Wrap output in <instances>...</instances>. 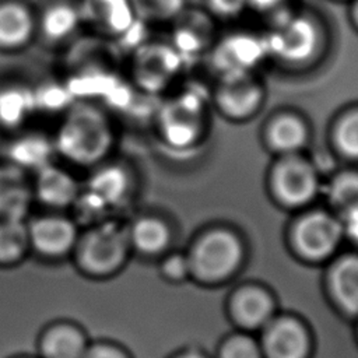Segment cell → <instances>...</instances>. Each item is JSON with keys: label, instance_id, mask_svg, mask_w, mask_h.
<instances>
[{"label": "cell", "instance_id": "1", "mask_svg": "<svg viewBox=\"0 0 358 358\" xmlns=\"http://www.w3.org/2000/svg\"><path fill=\"white\" fill-rule=\"evenodd\" d=\"M187 259L193 280L218 284L236 271L242 260V248L232 234L214 231L196 243Z\"/></svg>", "mask_w": 358, "mask_h": 358}, {"label": "cell", "instance_id": "2", "mask_svg": "<svg viewBox=\"0 0 358 358\" xmlns=\"http://www.w3.org/2000/svg\"><path fill=\"white\" fill-rule=\"evenodd\" d=\"M110 133L103 117L90 108L74 110L59 133L60 151L81 164L95 161L108 148Z\"/></svg>", "mask_w": 358, "mask_h": 358}, {"label": "cell", "instance_id": "3", "mask_svg": "<svg viewBox=\"0 0 358 358\" xmlns=\"http://www.w3.org/2000/svg\"><path fill=\"white\" fill-rule=\"evenodd\" d=\"M264 358H308L310 334L303 322L289 313L278 312L259 333Z\"/></svg>", "mask_w": 358, "mask_h": 358}, {"label": "cell", "instance_id": "4", "mask_svg": "<svg viewBox=\"0 0 358 358\" xmlns=\"http://www.w3.org/2000/svg\"><path fill=\"white\" fill-rule=\"evenodd\" d=\"M228 313L238 330L257 334L277 313L271 292L257 282L236 285L228 296Z\"/></svg>", "mask_w": 358, "mask_h": 358}, {"label": "cell", "instance_id": "5", "mask_svg": "<svg viewBox=\"0 0 358 358\" xmlns=\"http://www.w3.org/2000/svg\"><path fill=\"white\" fill-rule=\"evenodd\" d=\"M126 235L116 225H102L88 234L83 245V260L95 273L115 270L124 259Z\"/></svg>", "mask_w": 358, "mask_h": 358}, {"label": "cell", "instance_id": "6", "mask_svg": "<svg viewBox=\"0 0 358 358\" xmlns=\"http://www.w3.org/2000/svg\"><path fill=\"white\" fill-rule=\"evenodd\" d=\"M340 234V225L330 215L313 213L298 224L295 241L299 252L306 259L322 260L336 249Z\"/></svg>", "mask_w": 358, "mask_h": 358}, {"label": "cell", "instance_id": "7", "mask_svg": "<svg viewBox=\"0 0 358 358\" xmlns=\"http://www.w3.org/2000/svg\"><path fill=\"white\" fill-rule=\"evenodd\" d=\"M326 291L334 306L358 319V256H344L334 263L326 278Z\"/></svg>", "mask_w": 358, "mask_h": 358}, {"label": "cell", "instance_id": "8", "mask_svg": "<svg viewBox=\"0 0 358 358\" xmlns=\"http://www.w3.org/2000/svg\"><path fill=\"white\" fill-rule=\"evenodd\" d=\"M275 189L285 203L302 204L313 197L316 176L305 161L292 158L277 168Z\"/></svg>", "mask_w": 358, "mask_h": 358}, {"label": "cell", "instance_id": "9", "mask_svg": "<svg viewBox=\"0 0 358 358\" xmlns=\"http://www.w3.org/2000/svg\"><path fill=\"white\" fill-rule=\"evenodd\" d=\"M313 27L302 18H291L277 27L270 39L271 49L284 59L302 60L315 48Z\"/></svg>", "mask_w": 358, "mask_h": 358}, {"label": "cell", "instance_id": "10", "mask_svg": "<svg viewBox=\"0 0 358 358\" xmlns=\"http://www.w3.org/2000/svg\"><path fill=\"white\" fill-rule=\"evenodd\" d=\"M29 231V241L43 253L59 255L70 249L76 239L74 225L57 217H48L32 224Z\"/></svg>", "mask_w": 358, "mask_h": 358}, {"label": "cell", "instance_id": "11", "mask_svg": "<svg viewBox=\"0 0 358 358\" xmlns=\"http://www.w3.org/2000/svg\"><path fill=\"white\" fill-rule=\"evenodd\" d=\"M218 98L225 112L239 117L250 113L256 108L260 91L256 83L248 78L245 73H234L222 84Z\"/></svg>", "mask_w": 358, "mask_h": 358}, {"label": "cell", "instance_id": "12", "mask_svg": "<svg viewBox=\"0 0 358 358\" xmlns=\"http://www.w3.org/2000/svg\"><path fill=\"white\" fill-rule=\"evenodd\" d=\"M31 193L20 171L0 169V214L4 218L21 220L28 208Z\"/></svg>", "mask_w": 358, "mask_h": 358}, {"label": "cell", "instance_id": "13", "mask_svg": "<svg viewBox=\"0 0 358 358\" xmlns=\"http://www.w3.org/2000/svg\"><path fill=\"white\" fill-rule=\"evenodd\" d=\"M39 197L52 206H66L77 196L74 180L63 171L43 166L36 182Z\"/></svg>", "mask_w": 358, "mask_h": 358}, {"label": "cell", "instance_id": "14", "mask_svg": "<svg viewBox=\"0 0 358 358\" xmlns=\"http://www.w3.org/2000/svg\"><path fill=\"white\" fill-rule=\"evenodd\" d=\"M32 31L29 14L20 6L7 4L0 7V43L17 46L28 39Z\"/></svg>", "mask_w": 358, "mask_h": 358}, {"label": "cell", "instance_id": "15", "mask_svg": "<svg viewBox=\"0 0 358 358\" xmlns=\"http://www.w3.org/2000/svg\"><path fill=\"white\" fill-rule=\"evenodd\" d=\"M84 343L81 336L69 327L52 330L43 341L46 358H81Z\"/></svg>", "mask_w": 358, "mask_h": 358}, {"label": "cell", "instance_id": "16", "mask_svg": "<svg viewBox=\"0 0 358 358\" xmlns=\"http://www.w3.org/2000/svg\"><path fill=\"white\" fill-rule=\"evenodd\" d=\"M215 358H264L257 334L235 330L227 336L217 350Z\"/></svg>", "mask_w": 358, "mask_h": 358}, {"label": "cell", "instance_id": "17", "mask_svg": "<svg viewBox=\"0 0 358 358\" xmlns=\"http://www.w3.org/2000/svg\"><path fill=\"white\" fill-rule=\"evenodd\" d=\"M305 127L294 116H282L277 119L270 130V143L281 151H294L299 148L305 141Z\"/></svg>", "mask_w": 358, "mask_h": 358}, {"label": "cell", "instance_id": "18", "mask_svg": "<svg viewBox=\"0 0 358 358\" xmlns=\"http://www.w3.org/2000/svg\"><path fill=\"white\" fill-rule=\"evenodd\" d=\"M29 231L21 220L4 218L0 221V260H14L27 248Z\"/></svg>", "mask_w": 358, "mask_h": 358}, {"label": "cell", "instance_id": "19", "mask_svg": "<svg viewBox=\"0 0 358 358\" xmlns=\"http://www.w3.org/2000/svg\"><path fill=\"white\" fill-rule=\"evenodd\" d=\"M133 241L141 252L158 253L168 243V229L155 218H143L133 228Z\"/></svg>", "mask_w": 358, "mask_h": 358}, {"label": "cell", "instance_id": "20", "mask_svg": "<svg viewBox=\"0 0 358 358\" xmlns=\"http://www.w3.org/2000/svg\"><path fill=\"white\" fill-rule=\"evenodd\" d=\"M126 180L123 172L117 169H105L99 172L91 183V196L98 206L115 203L124 192Z\"/></svg>", "mask_w": 358, "mask_h": 358}, {"label": "cell", "instance_id": "21", "mask_svg": "<svg viewBox=\"0 0 358 358\" xmlns=\"http://www.w3.org/2000/svg\"><path fill=\"white\" fill-rule=\"evenodd\" d=\"M31 95L20 90L0 94V119L6 123H17L31 110Z\"/></svg>", "mask_w": 358, "mask_h": 358}, {"label": "cell", "instance_id": "22", "mask_svg": "<svg viewBox=\"0 0 358 358\" xmlns=\"http://www.w3.org/2000/svg\"><path fill=\"white\" fill-rule=\"evenodd\" d=\"M77 25V14L73 8L57 6L45 15L43 28L52 38H62L69 35Z\"/></svg>", "mask_w": 358, "mask_h": 358}, {"label": "cell", "instance_id": "23", "mask_svg": "<svg viewBox=\"0 0 358 358\" xmlns=\"http://www.w3.org/2000/svg\"><path fill=\"white\" fill-rule=\"evenodd\" d=\"M333 201L345 211L358 207V175L344 173L336 178L331 185Z\"/></svg>", "mask_w": 358, "mask_h": 358}, {"label": "cell", "instance_id": "24", "mask_svg": "<svg viewBox=\"0 0 358 358\" xmlns=\"http://www.w3.org/2000/svg\"><path fill=\"white\" fill-rule=\"evenodd\" d=\"M49 145L42 138H24L13 148V157L22 165L43 166L49 157Z\"/></svg>", "mask_w": 358, "mask_h": 358}, {"label": "cell", "instance_id": "25", "mask_svg": "<svg viewBox=\"0 0 358 358\" xmlns=\"http://www.w3.org/2000/svg\"><path fill=\"white\" fill-rule=\"evenodd\" d=\"M340 150L351 157H358V113L348 115L341 120L336 131Z\"/></svg>", "mask_w": 358, "mask_h": 358}, {"label": "cell", "instance_id": "26", "mask_svg": "<svg viewBox=\"0 0 358 358\" xmlns=\"http://www.w3.org/2000/svg\"><path fill=\"white\" fill-rule=\"evenodd\" d=\"M138 8L152 18H169L179 13L183 0H137Z\"/></svg>", "mask_w": 358, "mask_h": 358}, {"label": "cell", "instance_id": "27", "mask_svg": "<svg viewBox=\"0 0 358 358\" xmlns=\"http://www.w3.org/2000/svg\"><path fill=\"white\" fill-rule=\"evenodd\" d=\"M161 274L169 281H185L190 277L189 259L183 255H172L161 266Z\"/></svg>", "mask_w": 358, "mask_h": 358}, {"label": "cell", "instance_id": "28", "mask_svg": "<svg viewBox=\"0 0 358 358\" xmlns=\"http://www.w3.org/2000/svg\"><path fill=\"white\" fill-rule=\"evenodd\" d=\"M246 3L248 0H210L213 8L225 15L236 14Z\"/></svg>", "mask_w": 358, "mask_h": 358}, {"label": "cell", "instance_id": "29", "mask_svg": "<svg viewBox=\"0 0 358 358\" xmlns=\"http://www.w3.org/2000/svg\"><path fill=\"white\" fill-rule=\"evenodd\" d=\"M85 358H129L127 354L122 352L119 348L109 345H99L92 348Z\"/></svg>", "mask_w": 358, "mask_h": 358}, {"label": "cell", "instance_id": "30", "mask_svg": "<svg viewBox=\"0 0 358 358\" xmlns=\"http://www.w3.org/2000/svg\"><path fill=\"white\" fill-rule=\"evenodd\" d=\"M345 217V229L351 238L358 242V207L344 213Z\"/></svg>", "mask_w": 358, "mask_h": 358}, {"label": "cell", "instance_id": "31", "mask_svg": "<svg viewBox=\"0 0 358 358\" xmlns=\"http://www.w3.org/2000/svg\"><path fill=\"white\" fill-rule=\"evenodd\" d=\"M172 358H208V357H206L204 354L194 351V350H186V351H182V352L173 355Z\"/></svg>", "mask_w": 358, "mask_h": 358}, {"label": "cell", "instance_id": "32", "mask_svg": "<svg viewBox=\"0 0 358 358\" xmlns=\"http://www.w3.org/2000/svg\"><path fill=\"white\" fill-rule=\"evenodd\" d=\"M248 1L253 3L259 8H270V7L277 6L281 0H248Z\"/></svg>", "mask_w": 358, "mask_h": 358}, {"label": "cell", "instance_id": "33", "mask_svg": "<svg viewBox=\"0 0 358 358\" xmlns=\"http://www.w3.org/2000/svg\"><path fill=\"white\" fill-rule=\"evenodd\" d=\"M355 20H357V22H358V3H357V6H355Z\"/></svg>", "mask_w": 358, "mask_h": 358}, {"label": "cell", "instance_id": "34", "mask_svg": "<svg viewBox=\"0 0 358 358\" xmlns=\"http://www.w3.org/2000/svg\"><path fill=\"white\" fill-rule=\"evenodd\" d=\"M355 326H357V336H358V319H355Z\"/></svg>", "mask_w": 358, "mask_h": 358}]
</instances>
